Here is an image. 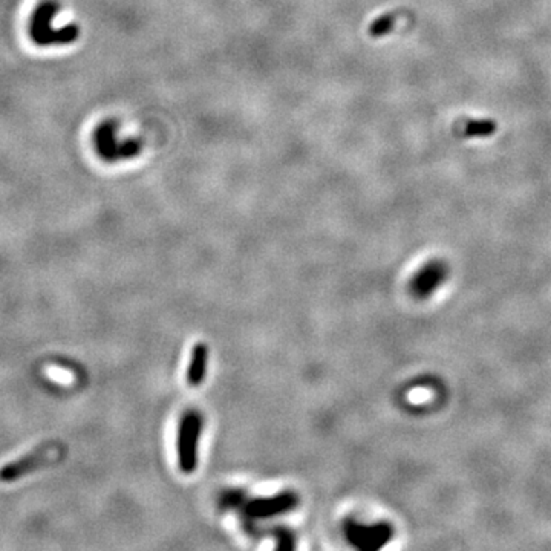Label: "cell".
<instances>
[{"label":"cell","mask_w":551,"mask_h":551,"mask_svg":"<svg viewBox=\"0 0 551 551\" xmlns=\"http://www.w3.org/2000/svg\"><path fill=\"white\" fill-rule=\"evenodd\" d=\"M60 5L57 0H42L34 8L29 19V37L37 46H65L78 40L80 28L76 24H66L62 28L54 26Z\"/></svg>","instance_id":"1"},{"label":"cell","mask_w":551,"mask_h":551,"mask_svg":"<svg viewBox=\"0 0 551 551\" xmlns=\"http://www.w3.org/2000/svg\"><path fill=\"white\" fill-rule=\"evenodd\" d=\"M68 453V446L62 441L44 443L31 450L28 455L5 464L0 468V482H14L39 468L57 464Z\"/></svg>","instance_id":"2"},{"label":"cell","mask_w":551,"mask_h":551,"mask_svg":"<svg viewBox=\"0 0 551 551\" xmlns=\"http://www.w3.org/2000/svg\"><path fill=\"white\" fill-rule=\"evenodd\" d=\"M120 124L117 120H104L96 126L92 135L96 155L106 162H120L135 158L141 152V143L138 139L118 138Z\"/></svg>","instance_id":"3"},{"label":"cell","mask_w":551,"mask_h":551,"mask_svg":"<svg viewBox=\"0 0 551 551\" xmlns=\"http://www.w3.org/2000/svg\"><path fill=\"white\" fill-rule=\"evenodd\" d=\"M204 429V416L199 411L190 409L184 412L178 427V464L183 473H193L198 467L199 441Z\"/></svg>","instance_id":"4"},{"label":"cell","mask_w":551,"mask_h":551,"mask_svg":"<svg viewBox=\"0 0 551 551\" xmlns=\"http://www.w3.org/2000/svg\"><path fill=\"white\" fill-rule=\"evenodd\" d=\"M345 536L353 547L362 551H375L383 548L393 538V525L382 520L375 524H363L355 519L345 520Z\"/></svg>","instance_id":"5"},{"label":"cell","mask_w":551,"mask_h":551,"mask_svg":"<svg viewBox=\"0 0 551 551\" xmlns=\"http://www.w3.org/2000/svg\"><path fill=\"white\" fill-rule=\"evenodd\" d=\"M300 502L299 495L296 491H282L274 496L256 498V500H247L239 509V513L245 519L244 523H255V520L270 519L288 511L297 509Z\"/></svg>","instance_id":"6"},{"label":"cell","mask_w":551,"mask_h":551,"mask_svg":"<svg viewBox=\"0 0 551 551\" xmlns=\"http://www.w3.org/2000/svg\"><path fill=\"white\" fill-rule=\"evenodd\" d=\"M449 274V266L443 260H430L423 265L418 271L414 274L409 284L412 296L415 299L424 300L434 294L441 287Z\"/></svg>","instance_id":"7"},{"label":"cell","mask_w":551,"mask_h":551,"mask_svg":"<svg viewBox=\"0 0 551 551\" xmlns=\"http://www.w3.org/2000/svg\"><path fill=\"white\" fill-rule=\"evenodd\" d=\"M208 363V348L204 344H196L192 349V357L187 369V382L193 388L203 384L207 375Z\"/></svg>","instance_id":"8"},{"label":"cell","mask_w":551,"mask_h":551,"mask_svg":"<svg viewBox=\"0 0 551 551\" xmlns=\"http://www.w3.org/2000/svg\"><path fill=\"white\" fill-rule=\"evenodd\" d=\"M496 130V123L493 120H468L463 124L461 135L467 138L490 137Z\"/></svg>","instance_id":"9"},{"label":"cell","mask_w":551,"mask_h":551,"mask_svg":"<svg viewBox=\"0 0 551 551\" xmlns=\"http://www.w3.org/2000/svg\"><path fill=\"white\" fill-rule=\"evenodd\" d=\"M248 500L247 493L241 489L235 490H227L219 496V507L222 510H239L244 502Z\"/></svg>","instance_id":"10"},{"label":"cell","mask_w":551,"mask_h":551,"mask_svg":"<svg viewBox=\"0 0 551 551\" xmlns=\"http://www.w3.org/2000/svg\"><path fill=\"white\" fill-rule=\"evenodd\" d=\"M393 26H396V16H392V14H384V16L372 22V25L369 28V34L377 39V37H383L391 33Z\"/></svg>","instance_id":"11"},{"label":"cell","mask_w":551,"mask_h":551,"mask_svg":"<svg viewBox=\"0 0 551 551\" xmlns=\"http://www.w3.org/2000/svg\"><path fill=\"white\" fill-rule=\"evenodd\" d=\"M274 538L278 541V548L280 550H293L296 547V538L293 532H289L288 528L279 527L274 530Z\"/></svg>","instance_id":"12"}]
</instances>
